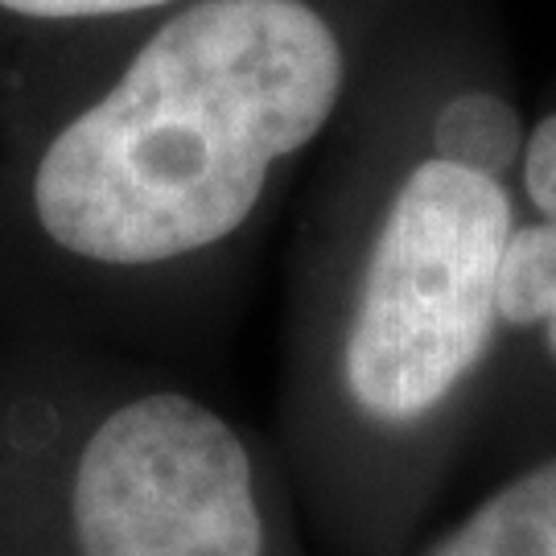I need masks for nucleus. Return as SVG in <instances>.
<instances>
[{
    "label": "nucleus",
    "mask_w": 556,
    "mask_h": 556,
    "mask_svg": "<svg viewBox=\"0 0 556 556\" xmlns=\"http://www.w3.org/2000/svg\"><path fill=\"white\" fill-rule=\"evenodd\" d=\"M0 556H314L285 457L157 363L0 351Z\"/></svg>",
    "instance_id": "f03ea898"
},
{
    "label": "nucleus",
    "mask_w": 556,
    "mask_h": 556,
    "mask_svg": "<svg viewBox=\"0 0 556 556\" xmlns=\"http://www.w3.org/2000/svg\"><path fill=\"white\" fill-rule=\"evenodd\" d=\"M523 137L528 124L516 100L495 83H462L429 116V153L498 178H511L519 169Z\"/></svg>",
    "instance_id": "39448f33"
},
{
    "label": "nucleus",
    "mask_w": 556,
    "mask_h": 556,
    "mask_svg": "<svg viewBox=\"0 0 556 556\" xmlns=\"http://www.w3.org/2000/svg\"><path fill=\"white\" fill-rule=\"evenodd\" d=\"M342 91L346 46L318 4H181L46 140L25 206L41 239L91 273L178 268L236 239Z\"/></svg>",
    "instance_id": "f257e3e1"
},
{
    "label": "nucleus",
    "mask_w": 556,
    "mask_h": 556,
    "mask_svg": "<svg viewBox=\"0 0 556 556\" xmlns=\"http://www.w3.org/2000/svg\"><path fill=\"white\" fill-rule=\"evenodd\" d=\"M556 445V318L536 342L507 367L495 404L486 413L478 450L495 466H516L523 457Z\"/></svg>",
    "instance_id": "20e7f679"
},
{
    "label": "nucleus",
    "mask_w": 556,
    "mask_h": 556,
    "mask_svg": "<svg viewBox=\"0 0 556 556\" xmlns=\"http://www.w3.org/2000/svg\"><path fill=\"white\" fill-rule=\"evenodd\" d=\"M404 556H556V445L503 470Z\"/></svg>",
    "instance_id": "7ed1b4c3"
},
{
    "label": "nucleus",
    "mask_w": 556,
    "mask_h": 556,
    "mask_svg": "<svg viewBox=\"0 0 556 556\" xmlns=\"http://www.w3.org/2000/svg\"><path fill=\"white\" fill-rule=\"evenodd\" d=\"M516 174L519 194L528 202V219L556 223V108L528 124Z\"/></svg>",
    "instance_id": "0eeeda50"
},
{
    "label": "nucleus",
    "mask_w": 556,
    "mask_h": 556,
    "mask_svg": "<svg viewBox=\"0 0 556 556\" xmlns=\"http://www.w3.org/2000/svg\"><path fill=\"white\" fill-rule=\"evenodd\" d=\"M194 0H0V21L21 25H91V21H119L157 9H181Z\"/></svg>",
    "instance_id": "423d86ee"
}]
</instances>
